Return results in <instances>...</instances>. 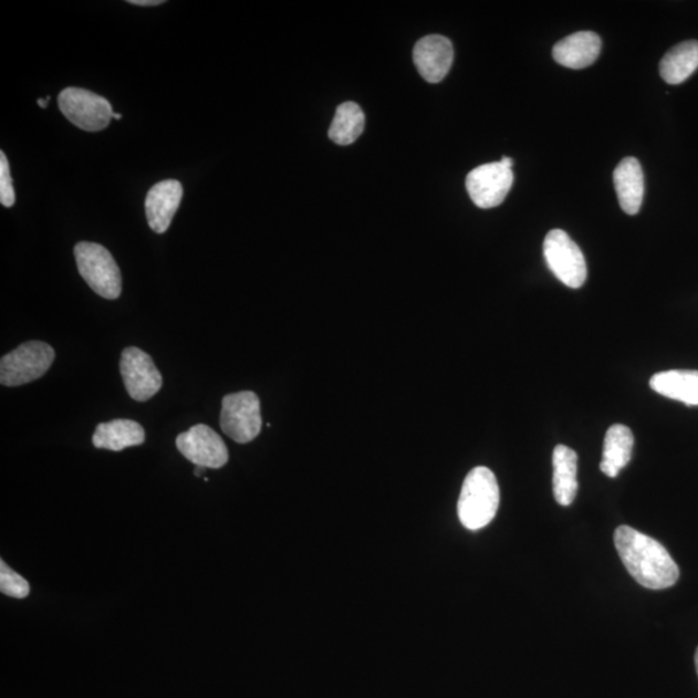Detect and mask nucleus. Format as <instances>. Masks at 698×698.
Listing matches in <instances>:
<instances>
[{"label": "nucleus", "instance_id": "f257e3e1", "mask_svg": "<svg viewBox=\"0 0 698 698\" xmlns=\"http://www.w3.org/2000/svg\"><path fill=\"white\" fill-rule=\"evenodd\" d=\"M615 544L627 572L643 587L665 590L677 584L680 574L677 563L652 536L621 525L615 532Z\"/></svg>", "mask_w": 698, "mask_h": 698}, {"label": "nucleus", "instance_id": "f03ea898", "mask_svg": "<svg viewBox=\"0 0 698 698\" xmlns=\"http://www.w3.org/2000/svg\"><path fill=\"white\" fill-rule=\"evenodd\" d=\"M500 508V487L487 467H477L465 479L458 500L460 523L469 531L486 528Z\"/></svg>", "mask_w": 698, "mask_h": 698}, {"label": "nucleus", "instance_id": "7ed1b4c3", "mask_svg": "<svg viewBox=\"0 0 698 698\" xmlns=\"http://www.w3.org/2000/svg\"><path fill=\"white\" fill-rule=\"evenodd\" d=\"M76 267L87 285L110 301L122 293V275L117 262L102 244L80 242L74 249Z\"/></svg>", "mask_w": 698, "mask_h": 698}, {"label": "nucleus", "instance_id": "20e7f679", "mask_svg": "<svg viewBox=\"0 0 698 698\" xmlns=\"http://www.w3.org/2000/svg\"><path fill=\"white\" fill-rule=\"evenodd\" d=\"M55 360V351L44 342H28L0 362V383L7 387L27 385L43 377Z\"/></svg>", "mask_w": 698, "mask_h": 698}, {"label": "nucleus", "instance_id": "39448f33", "mask_svg": "<svg viewBox=\"0 0 698 698\" xmlns=\"http://www.w3.org/2000/svg\"><path fill=\"white\" fill-rule=\"evenodd\" d=\"M543 254L550 271L565 287L580 289L587 279V265L579 244L562 229L548 233L543 242Z\"/></svg>", "mask_w": 698, "mask_h": 698}, {"label": "nucleus", "instance_id": "423d86ee", "mask_svg": "<svg viewBox=\"0 0 698 698\" xmlns=\"http://www.w3.org/2000/svg\"><path fill=\"white\" fill-rule=\"evenodd\" d=\"M262 426V413L257 394L242 390L222 398L220 427L230 439L248 444L257 439Z\"/></svg>", "mask_w": 698, "mask_h": 698}, {"label": "nucleus", "instance_id": "0eeeda50", "mask_svg": "<svg viewBox=\"0 0 698 698\" xmlns=\"http://www.w3.org/2000/svg\"><path fill=\"white\" fill-rule=\"evenodd\" d=\"M59 106L67 121L88 133L103 132L114 115L112 104L105 97L76 87L61 91Z\"/></svg>", "mask_w": 698, "mask_h": 698}, {"label": "nucleus", "instance_id": "6e6552de", "mask_svg": "<svg viewBox=\"0 0 698 698\" xmlns=\"http://www.w3.org/2000/svg\"><path fill=\"white\" fill-rule=\"evenodd\" d=\"M121 374L127 394L135 402L150 400L163 387V375L153 358L140 348L128 347L122 352Z\"/></svg>", "mask_w": 698, "mask_h": 698}, {"label": "nucleus", "instance_id": "1a4fd4ad", "mask_svg": "<svg viewBox=\"0 0 698 698\" xmlns=\"http://www.w3.org/2000/svg\"><path fill=\"white\" fill-rule=\"evenodd\" d=\"M512 184V168L503 166L500 160L473 168L466 179L467 191L480 209L500 206L508 197Z\"/></svg>", "mask_w": 698, "mask_h": 698}, {"label": "nucleus", "instance_id": "9d476101", "mask_svg": "<svg viewBox=\"0 0 698 698\" xmlns=\"http://www.w3.org/2000/svg\"><path fill=\"white\" fill-rule=\"evenodd\" d=\"M176 447L189 462L205 469H221L229 459L226 442L206 425H196L180 434Z\"/></svg>", "mask_w": 698, "mask_h": 698}, {"label": "nucleus", "instance_id": "9b49d317", "mask_svg": "<svg viewBox=\"0 0 698 698\" xmlns=\"http://www.w3.org/2000/svg\"><path fill=\"white\" fill-rule=\"evenodd\" d=\"M418 72L429 83H439L448 75L455 60V49L447 37L427 35L413 51Z\"/></svg>", "mask_w": 698, "mask_h": 698}, {"label": "nucleus", "instance_id": "f8f14e48", "mask_svg": "<svg viewBox=\"0 0 698 698\" xmlns=\"http://www.w3.org/2000/svg\"><path fill=\"white\" fill-rule=\"evenodd\" d=\"M183 199V186L178 180H164L148 191L145 212L149 227L163 235L170 228Z\"/></svg>", "mask_w": 698, "mask_h": 698}, {"label": "nucleus", "instance_id": "ddd939ff", "mask_svg": "<svg viewBox=\"0 0 698 698\" xmlns=\"http://www.w3.org/2000/svg\"><path fill=\"white\" fill-rule=\"evenodd\" d=\"M602 51L601 37L593 32L567 35L555 44L552 58L558 64L570 69L592 66Z\"/></svg>", "mask_w": 698, "mask_h": 698}, {"label": "nucleus", "instance_id": "4468645a", "mask_svg": "<svg viewBox=\"0 0 698 698\" xmlns=\"http://www.w3.org/2000/svg\"><path fill=\"white\" fill-rule=\"evenodd\" d=\"M619 206L627 215L639 212L644 196V175L638 159L627 157L621 160L613 173Z\"/></svg>", "mask_w": 698, "mask_h": 698}, {"label": "nucleus", "instance_id": "2eb2a0df", "mask_svg": "<svg viewBox=\"0 0 698 698\" xmlns=\"http://www.w3.org/2000/svg\"><path fill=\"white\" fill-rule=\"evenodd\" d=\"M552 466H554L552 488H554L555 500L559 504L571 506L579 492L577 452L565 445H558L552 455Z\"/></svg>", "mask_w": 698, "mask_h": 698}, {"label": "nucleus", "instance_id": "dca6fc26", "mask_svg": "<svg viewBox=\"0 0 698 698\" xmlns=\"http://www.w3.org/2000/svg\"><path fill=\"white\" fill-rule=\"evenodd\" d=\"M145 441L142 425L132 419H114L96 427L92 442L95 448L122 451L126 448L139 447Z\"/></svg>", "mask_w": 698, "mask_h": 698}, {"label": "nucleus", "instance_id": "f3484780", "mask_svg": "<svg viewBox=\"0 0 698 698\" xmlns=\"http://www.w3.org/2000/svg\"><path fill=\"white\" fill-rule=\"evenodd\" d=\"M634 448L632 429L624 425H613L605 435L601 470L615 479L631 462Z\"/></svg>", "mask_w": 698, "mask_h": 698}, {"label": "nucleus", "instance_id": "a211bd4d", "mask_svg": "<svg viewBox=\"0 0 698 698\" xmlns=\"http://www.w3.org/2000/svg\"><path fill=\"white\" fill-rule=\"evenodd\" d=\"M655 393L685 403L687 406H698V372L669 371L657 373L649 381Z\"/></svg>", "mask_w": 698, "mask_h": 698}, {"label": "nucleus", "instance_id": "6ab92c4d", "mask_svg": "<svg viewBox=\"0 0 698 698\" xmlns=\"http://www.w3.org/2000/svg\"><path fill=\"white\" fill-rule=\"evenodd\" d=\"M698 67V42L687 41L674 45L659 63V74L669 84H680Z\"/></svg>", "mask_w": 698, "mask_h": 698}, {"label": "nucleus", "instance_id": "aec40b11", "mask_svg": "<svg viewBox=\"0 0 698 698\" xmlns=\"http://www.w3.org/2000/svg\"><path fill=\"white\" fill-rule=\"evenodd\" d=\"M365 128V114L355 103H344L336 107L335 117L329 129V137L340 145L355 143Z\"/></svg>", "mask_w": 698, "mask_h": 698}, {"label": "nucleus", "instance_id": "412c9836", "mask_svg": "<svg viewBox=\"0 0 698 698\" xmlns=\"http://www.w3.org/2000/svg\"><path fill=\"white\" fill-rule=\"evenodd\" d=\"M0 592L14 600H25L30 593L28 581L12 571L4 560L0 562Z\"/></svg>", "mask_w": 698, "mask_h": 698}, {"label": "nucleus", "instance_id": "4be33fe9", "mask_svg": "<svg viewBox=\"0 0 698 698\" xmlns=\"http://www.w3.org/2000/svg\"><path fill=\"white\" fill-rule=\"evenodd\" d=\"M0 202L6 207H12L17 202L9 159L3 152L0 153Z\"/></svg>", "mask_w": 698, "mask_h": 698}, {"label": "nucleus", "instance_id": "5701e85b", "mask_svg": "<svg viewBox=\"0 0 698 698\" xmlns=\"http://www.w3.org/2000/svg\"><path fill=\"white\" fill-rule=\"evenodd\" d=\"M128 3H132L134 6H142V7H156V6H160L164 4V0H129Z\"/></svg>", "mask_w": 698, "mask_h": 698}, {"label": "nucleus", "instance_id": "b1692460", "mask_svg": "<svg viewBox=\"0 0 698 698\" xmlns=\"http://www.w3.org/2000/svg\"><path fill=\"white\" fill-rule=\"evenodd\" d=\"M500 163H501L503 166L509 167V168H512V166H513V160H512L511 158H509V157H503V158L500 160Z\"/></svg>", "mask_w": 698, "mask_h": 698}, {"label": "nucleus", "instance_id": "393cba45", "mask_svg": "<svg viewBox=\"0 0 698 698\" xmlns=\"http://www.w3.org/2000/svg\"><path fill=\"white\" fill-rule=\"evenodd\" d=\"M195 473H196V477H198V478L204 477V473H205V467H198V466H197V467H196V471H195Z\"/></svg>", "mask_w": 698, "mask_h": 698}, {"label": "nucleus", "instance_id": "a878e982", "mask_svg": "<svg viewBox=\"0 0 698 698\" xmlns=\"http://www.w3.org/2000/svg\"><path fill=\"white\" fill-rule=\"evenodd\" d=\"M49 102H50V97H48V98H38V104H40L43 107V110H44L45 106H48Z\"/></svg>", "mask_w": 698, "mask_h": 698}, {"label": "nucleus", "instance_id": "bb28decb", "mask_svg": "<svg viewBox=\"0 0 698 698\" xmlns=\"http://www.w3.org/2000/svg\"><path fill=\"white\" fill-rule=\"evenodd\" d=\"M695 664H696V670H697V675H698V648H697L696 655H695Z\"/></svg>", "mask_w": 698, "mask_h": 698}, {"label": "nucleus", "instance_id": "cd10ccee", "mask_svg": "<svg viewBox=\"0 0 698 698\" xmlns=\"http://www.w3.org/2000/svg\"><path fill=\"white\" fill-rule=\"evenodd\" d=\"M113 118H115V119H118V121H119V119L122 118V114L114 113Z\"/></svg>", "mask_w": 698, "mask_h": 698}]
</instances>
